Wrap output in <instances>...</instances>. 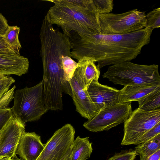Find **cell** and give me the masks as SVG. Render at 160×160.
I'll use <instances>...</instances> for the list:
<instances>
[{
    "label": "cell",
    "instance_id": "cell-1",
    "mask_svg": "<svg viewBox=\"0 0 160 160\" xmlns=\"http://www.w3.org/2000/svg\"><path fill=\"white\" fill-rule=\"evenodd\" d=\"M153 29L146 28L122 34H90L70 32L72 58L78 61L83 57L94 58L100 69L135 59L151 40Z\"/></svg>",
    "mask_w": 160,
    "mask_h": 160
},
{
    "label": "cell",
    "instance_id": "cell-2",
    "mask_svg": "<svg viewBox=\"0 0 160 160\" xmlns=\"http://www.w3.org/2000/svg\"><path fill=\"white\" fill-rule=\"evenodd\" d=\"M47 13L51 23L60 27L63 33L68 36L72 32L83 34L100 33L99 13L96 11H82L54 3Z\"/></svg>",
    "mask_w": 160,
    "mask_h": 160
},
{
    "label": "cell",
    "instance_id": "cell-3",
    "mask_svg": "<svg viewBox=\"0 0 160 160\" xmlns=\"http://www.w3.org/2000/svg\"><path fill=\"white\" fill-rule=\"evenodd\" d=\"M158 66L126 61L109 66L102 75L115 84L160 85Z\"/></svg>",
    "mask_w": 160,
    "mask_h": 160
},
{
    "label": "cell",
    "instance_id": "cell-4",
    "mask_svg": "<svg viewBox=\"0 0 160 160\" xmlns=\"http://www.w3.org/2000/svg\"><path fill=\"white\" fill-rule=\"evenodd\" d=\"M11 108L13 115L25 124L37 121L48 110L45 103L42 81L32 87L16 90Z\"/></svg>",
    "mask_w": 160,
    "mask_h": 160
},
{
    "label": "cell",
    "instance_id": "cell-5",
    "mask_svg": "<svg viewBox=\"0 0 160 160\" xmlns=\"http://www.w3.org/2000/svg\"><path fill=\"white\" fill-rule=\"evenodd\" d=\"M100 33L122 34L131 33L146 27L144 12L137 9L120 14H99Z\"/></svg>",
    "mask_w": 160,
    "mask_h": 160
},
{
    "label": "cell",
    "instance_id": "cell-6",
    "mask_svg": "<svg viewBox=\"0 0 160 160\" xmlns=\"http://www.w3.org/2000/svg\"><path fill=\"white\" fill-rule=\"evenodd\" d=\"M159 122L160 109L147 111L137 108L124 122L121 145H138L142 137Z\"/></svg>",
    "mask_w": 160,
    "mask_h": 160
},
{
    "label": "cell",
    "instance_id": "cell-7",
    "mask_svg": "<svg viewBox=\"0 0 160 160\" xmlns=\"http://www.w3.org/2000/svg\"><path fill=\"white\" fill-rule=\"evenodd\" d=\"M131 102L118 103L101 110L83 126L92 132L107 131L124 122L132 112Z\"/></svg>",
    "mask_w": 160,
    "mask_h": 160
},
{
    "label": "cell",
    "instance_id": "cell-8",
    "mask_svg": "<svg viewBox=\"0 0 160 160\" xmlns=\"http://www.w3.org/2000/svg\"><path fill=\"white\" fill-rule=\"evenodd\" d=\"M75 130L67 124L56 131L44 144V148L37 160H61L72 152Z\"/></svg>",
    "mask_w": 160,
    "mask_h": 160
},
{
    "label": "cell",
    "instance_id": "cell-9",
    "mask_svg": "<svg viewBox=\"0 0 160 160\" xmlns=\"http://www.w3.org/2000/svg\"><path fill=\"white\" fill-rule=\"evenodd\" d=\"M71 96L76 111L82 117L90 120L99 112L92 101L87 90L84 89L80 72L78 67L69 82Z\"/></svg>",
    "mask_w": 160,
    "mask_h": 160
},
{
    "label": "cell",
    "instance_id": "cell-10",
    "mask_svg": "<svg viewBox=\"0 0 160 160\" xmlns=\"http://www.w3.org/2000/svg\"><path fill=\"white\" fill-rule=\"evenodd\" d=\"M25 132V124L13 116L0 131V158L16 155L18 144Z\"/></svg>",
    "mask_w": 160,
    "mask_h": 160
},
{
    "label": "cell",
    "instance_id": "cell-11",
    "mask_svg": "<svg viewBox=\"0 0 160 160\" xmlns=\"http://www.w3.org/2000/svg\"><path fill=\"white\" fill-rule=\"evenodd\" d=\"M92 101L100 111L119 103V90L116 88L92 82L87 89Z\"/></svg>",
    "mask_w": 160,
    "mask_h": 160
},
{
    "label": "cell",
    "instance_id": "cell-12",
    "mask_svg": "<svg viewBox=\"0 0 160 160\" xmlns=\"http://www.w3.org/2000/svg\"><path fill=\"white\" fill-rule=\"evenodd\" d=\"M44 146L40 136L35 132H25L20 140L16 153L23 160H37Z\"/></svg>",
    "mask_w": 160,
    "mask_h": 160
},
{
    "label": "cell",
    "instance_id": "cell-13",
    "mask_svg": "<svg viewBox=\"0 0 160 160\" xmlns=\"http://www.w3.org/2000/svg\"><path fill=\"white\" fill-rule=\"evenodd\" d=\"M29 61L26 57L15 53L0 54V75L21 76L28 71Z\"/></svg>",
    "mask_w": 160,
    "mask_h": 160
},
{
    "label": "cell",
    "instance_id": "cell-14",
    "mask_svg": "<svg viewBox=\"0 0 160 160\" xmlns=\"http://www.w3.org/2000/svg\"><path fill=\"white\" fill-rule=\"evenodd\" d=\"M159 89L160 85H127L119 90V103L138 101Z\"/></svg>",
    "mask_w": 160,
    "mask_h": 160
},
{
    "label": "cell",
    "instance_id": "cell-15",
    "mask_svg": "<svg viewBox=\"0 0 160 160\" xmlns=\"http://www.w3.org/2000/svg\"><path fill=\"white\" fill-rule=\"evenodd\" d=\"M92 58L83 57L78 61L79 68L84 89L87 90L92 82H98L100 71Z\"/></svg>",
    "mask_w": 160,
    "mask_h": 160
},
{
    "label": "cell",
    "instance_id": "cell-16",
    "mask_svg": "<svg viewBox=\"0 0 160 160\" xmlns=\"http://www.w3.org/2000/svg\"><path fill=\"white\" fill-rule=\"evenodd\" d=\"M92 150L89 137L78 136L74 141L71 160H86L90 157Z\"/></svg>",
    "mask_w": 160,
    "mask_h": 160
},
{
    "label": "cell",
    "instance_id": "cell-17",
    "mask_svg": "<svg viewBox=\"0 0 160 160\" xmlns=\"http://www.w3.org/2000/svg\"><path fill=\"white\" fill-rule=\"evenodd\" d=\"M134 148L140 158H147L160 149V134L145 142L139 144Z\"/></svg>",
    "mask_w": 160,
    "mask_h": 160
},
{
    "label": "cell",
    "instance_id": "cell-18",
    "mask_svg": "<svg viewBox=\"0 0 160 160\" xmlns=\"http://www.w3.org/2000/svg\"><path fill=\"white\" fill-rule=\"evenodd\" d=\"M138 108L150 111L160 109V89L147 95L138 101Z\"/></svg>",
    "mask_w": 160,
    "mask_h": 160
},
{
    "label": "cell",
    "instance_id": "cell-19",
    "mask_svg": "<svg viewBox=\"0 0 160 160\" xmlns=\"http://www.w3.org/2000/svg\"><path fill=\"white\" fill-rule=\"evenodd\" d=\"M54 3L61 4L75 9L84 11L92 10L97 12L93 0H46Z\"/></svg>",
    "mask_w": 160,
    "mask_h": 160
},
{
    "label": "cell",
    "instance_id": "cell-20",
    "mask_svg": "<svg viewBox=\"0 0 160 160\" xmlns=\"http://www.w3.org/2000/svg\"><path fill=\"white\" fill-rule=\"evenodd\" d=\"M20 32V28L17 26H9L4 35L13 51L18 55H20V51L22 48L18 38Z\"/></svg>",
    "mask_w": 160,
    "mask_h": 160
},
{
    "label": "cell",
    "instance_id": "cell-21",
    "mask_svg": "<svg viewBox=\"0 0 160 160\" xmlns=\"http://www.w3.org/2000/svg\"><path fill=\"white\" fill-rule=\"evenodd\" d=\"M146 28L153 30L160 27V8H155L146 15Z\"/></svg>",
    "mask_w": 160,
    "mask_h": 160
},
{
    "label": "cell",
    "instance_id": "cell-22",
    "mask_svg": "<svg viewBox=\"0 0 160 160\" xmlns=\"http://www.w3.org/2000/svg\"><path fill=\"white\" fill-rule=\"evenodd\" d=\"M96 10L99 14L110 13L113 8L112 0H93Z\"/></svg>",
    "mask_w": 160,
    "mask_h": 160
},
{
    "label": "cell",
    "instance_id": "cell-23",
    "mask_svg": "<svg viewBox=\"0 0 160 160\" xmlns=\"http://www.w3.org/2000/svg\"><path fill=\"white\" fill-rule=\"evenodd\" d=\"M138 154L135 150H123L116 153L108 160H134Z\"/></svg>",
    "mask_w": 160,
    "mask_h": 160
},
{
    "label": "cell",
    "instance_id": "cell-24",
    "mask_svg": "<svg viewBox=\"0 0 160 160\" xmlns=\"http://www.w3.org/2000/svg\"><path fill=\"white\" fill-rule=\"evenodd\" d=\"M15 82L14 78L8 76H5L0 80V99L9 90L11 86Z\"/></svg>",
    "mask_w": 160,
    "mask_h": 160
},
{
    "label": "cell",
    "instance_id": "cell-25",
    "mask_svg": "<svg viewBox=\"0 0 160 160\" xmlns=\"http://www.w3.org/2000/svg\"><path fill=\"white\" fill-rule=\"evenodd\" d=\"M12 116L11 108H0V131Z\"/></svg>",
    "mask_w": 160,
    "mask_h": 160
},
{
    "label": "cell",
    "instance_id": "cell-26",
    "mask_svg": "<svg viewBox=\"0 0 160 160\" xmlns=\"http://www.w3.org/2000/svg\"><path fill=\"white\" fill-rule=\"evenodd\" d=\"M159 134H160V122L157 124L147 132L142 137L138 144L149 140Z\"/></svg>",
    "mask_w": 160,
    "mask_h": 160
},
{
    "label": "cell",
    "instance_id": "cell-27",
    "mask_svg": "<svg viewBox=\"0 0 160 160\" xmlns=\"http://www.w3.org/2000/svg\"><path fill=\"white\" fill-rule=\"evenodd\" d=\"M10 53H15L4 36L0 35V54Z\"/></svg>",
    "mask_w": 160,
    "mask_h": 160
},
{
    "label": "cell",
    "instance_id": "cell-28",
    "mask_svg": "<svg viewBox=\"0 0 160 160\" xmlns=\"http://www.w3.org/2000/svg\"><path fill=\"white\" fill-rule=\"evenodd\" d=\"M9 25L6 18L0 13V35L4 36Z\"/></svg>",
    "mask_w": 160,
    "mask_h": 160
},
{
    "label": "cell",
    "instance_id": "cell-29",
    "mask_svg": "<svg viewBox=\"0 0 160 160\" xmlns=\"http://www.w3.org/2000/svg\"><path fill=\"white\" fill-rule=\"evenodd\" d=\"M140 160H160V149L147 158H141Z\"/></svg>",
    "mask_w": 160,
    "mask_h": 160
},
{
    "label": "cell",
    "instance_id": "cell-30",
    "mask_svg": "<svg viewBox=\"0 0 160 160\" xmlns=\"http://www.w3.org/2000/svg\"><path fill=\"white\" fill-rule=\"evenodd\" d=\"M12 158L8 156H5L0 158V160H10Z\"/></svg>",
    "mask_w": 160,
    "mask_h": 160
},
{
    "label": "cell",
    "instance_id": "cell-31",
    "mask_svg": "<svg viewBox=\"0 0 160 160\" xmlns=\"http://www.w3.org/2000/svg\"><path fill=\"white\" fill-rule=\"evenodd\" d=\"M10 160H23L17 157L16 155L12 158Z\"/></svg>",
    "mask_w": 160,
    "mask_h": 160
},
{
    "label": "cell",
    "instance_id": "cell-32",
    "mask_svg": "<svg viewBox=\"0 0 160 160\" xmlns=\"http://www.w3.org/2000/svg\"><path fill=\"white\" fill-rule=\"evenodd\" d=\"M5 75H0V80L3 78Z\"/></svg>",
    "mask_w": 160,
    "mask_h": 160
}]
</instances>
